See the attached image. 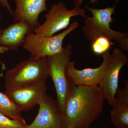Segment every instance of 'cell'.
<instances>
[{
    "label": "cell",
    "instance_id": "1",
    "mask_svg": "<svg viewBox=\"0 0 128 128\" xmlns=\"http://www.w3.org/2000/svg\"><path fill=\"white\" fill-rule=\"evenodd\" d=\"M105 100L99 86L73 85L65 102L64 128H90L103 112Z\"/></svg>",
    "mask_w": 128,
    "mask_h": 128
},
{
    "label": "cell",
    "instance_id": "2",
    "mask_svg": "<svg viewBox=\"0 0 128 128\" xmlns=\"http://www.w3.org/2000/svg\"><path fill=\"white\" fill-rule=\"evenodd\" d=\"M116 2L113 6L104 9H96L86 6L85 9L91 13L92 17L88 16L84 20L83 30L86 38L92 42L100 37H104L110 40H114L119 43V47L123 51H128V33L112 30L110 24L114 19L112 16L115 12Z\"/></svg>",
    "mask_w": 128,
    "mask_h": 128
},
{
    "label": "cell",
    "instance_id": "3",
    "mask_svg": "<svg viewBox=\"0 0 128 128\" xmlns=\"http://www.w3.org/2000/svg\"><path fill=\"white\" fill-rule=\"evenodd\" d=\"M50 77L47 57H32L19 62L6 72V89L38 82H46Z\"/></svg>",
    "mask_w": 128,
    "mask_h": 128
},
{
    "label": "cell",
    "instance_id": "4",
    "mask_svg": "<svg viewBox=\"0 0 128 128\" xmlns=\"http://www.w3.org/2000/svg\"><path fill=\"white\" fill-rule=\"evenodd\" d=\"M72 54V46L69 44L59 54L47 57L50 77L52 79L57 94L56 100L63 112L66 96L74 84L68 73Z\"/></svg>",
    "mask_w": 128,
    "mask_h": 128
},
{
    "label": "cell",
    "instance_id": "5",
    "mask_svg": "<svg viewBox=\"0 0 128 128\" xmlns=\"http://www.w3.org/2000/svg\"><path fill=\"white\" fill-rule=\"evenodd\" d=\"M79 26L78 22H74L64 32L50 37L31 33L26 36L22 47L31 56L37 58L56 55L64 50L62 44L65 38Z\"/></svg>",
    "mask_w": 128,
    "mask_h": 128
},
{
    "label": "cell",
    "instance_id": "6",
    "mask_svg": "<svg viewBox=\"0 0 128 128\" xmlns=\"http://www.w3.org/2000/svg\"><path fill=\"white\" fill-rule=\"evenodd\" d=\"M76 16L84 18L88 17L85 10L80 7H74L69 10L61 2L54 4L45 14V22L34 30V33L42 36H52L57 32L68 27L72 18Z\"/></svg>",
    "mask_w": 128,
    "mask_h": 128
},
{
    "label": "cell",
    "instance_id": "7",
    "mask_svg": "<svg viewBox=\"0 0 128 128\" xmlns=\"http://www.w3.org/2000/svg\"><path fill=\"white\" fill-rule=\"evenodd\" d=\"M46 82H38L6 89L4 93L20 112L32 110L46 94Z\"/></svg>",
    "mask_w": 128,
    "mask_h": 128
},
{
    "label": "cell",
    "instance_id": "8",
    "mask_svg": "<svg viewBox=\"0 0 128 128\" xmlns=\"http://www.w3.org/2000/svg\"><path fill=\"white\" fill-rule=\"evenodd\" d=\"M128 62V58L121 48H115L110 55L107 73L99 86L105 99L109 105H114L118 88L120 72Z\"/></svg>",
    "mask_w": 128,
    "mask_h": 128
},
{
    "label": "cell",
    "instance_id": "9",
    "mask_svg": "<svg viewBox=\"0 0 128 128\" xmlns=\"http://www.w3.org/2000/svg\"><path fill=\"white\" fill-rule=\"evenodd\" d=\"M38 105V113L27 128H65L64 112L57 100L46 94Z\"/></svg>",
    "mask_w": 128,
    "mask_h": 128
},
{
    "label": "cell",
    "instance_id": "10",
    "mask_svg": "<svg viewBox=\"0 0 128 128\" xmlns=\"http://www.w3.org/2000/svg\"><path fill=\"white\" fill-rule=\"evenodd\" d=\"M110 55L109 51L104 54L102 64L94 68L77 70L76 68L74 62L70 61L68 68V73L73 84L86 86H99L107 72Z\"/></svg>",
    "mask_w": 128,
    "mask_h": 128
},
{
    "label": "cell",
    "instance_id": "11",
    "mask_svg": "<svg viewBox=\"0 0 128 128\" xmlns=\"http://www.w3.org/2000/svg\"><path fill=\"white\" fill-rule=\"evenodd\" d=\"M16 8L14 12L15 22L24 21L31 26L34 32L40 25L38 16L42 12L48 10L46 0H14Z\"/></svg>",
    "mask_w": 128,
    "mask_h": 128
},
{
    "label": "cell",
    "instance_id": "12",
    "mask_svg": "<svg viewBox=\"0 0 128 128\" xmlns=\"http://www.w3.org/2000/svg\"><path fill=\"white\" fill-rule=\"evenodd\" d=\"M34 30L28 22L19 21L2 29L0 36V46L8 50H18L22 46L26 37Z\"/></svg>",
    "mask_w": 128,
    "mask_h": 128
},
{
    "label": "cell",
    "instance_id": "13",
    "mask_svg": "<svg viewBox=\"0 0 128 128\" xmlns=\"http://www.w3.org/2000/svg\"><path fill=\"white\" fill-rule=\"evenodd\" d=\"M124 88H118L116 92L114 104L112 106L111 118L117 128L128 126V81L125 80Z\"/></svg>",
    "mask_w": 128,
    "mask_h": 128
},
{
    "label": "cell",
    "instance_id": "14",
    "mask_svg": "<svg viewBox=\"0 0 128 128\" xmlns=\"http://www.w3.org/2000/svg\"><path fill=\"white\" fill-rule=\"evenodd\" d=\"M0 113L11 119L27 124L26 121L21 115L13 102L4 93L0 92Z\"/></svg>",
    "mask_w": 128,
    "mask_h": 128
},
{
    "label": "cell",
    "instance_id": "15",
    "mask_svg": "<svg viewBox=\"0 0 128 128\" xmlns=\"http://www.w3.org/2000/svg\"><path fill=\"white\" fill-rule=\"evenodd\" d=\"M114 44L104 37H100L92 42V52L97 55H102L106 52Z\"/></svg>",
    "mask_w": 128,
    "mask_h": 128
},
{
    "label": "cell",
    "instance_id": "16",
    "mask_svg": "<svg viewBox=\"0 0 128 128\" xmlns=\"http://www.w3.org/2000/svg\"><path fill=\"white\" fill-rule=\"evenodd\" d=\"M27 125L11 119L0 113V128H26Z\"/></svg>",
    "mask_w": 128,
    "mask_h": 128
},
{
    "label": "cell",
    "instance_id": "17",
    "mask_svg": "<svg viewBox=\"0 0 128 128\" xmlns=\"http://www.w3.org/2000/svg\"><path fill=\"white\" fill-rule=\"evenodd\" d=\"M0 4L1 5L2 7L7 9L10 15L14 17V12L12 10L8 0H0Z\"/></svg>",
    "mask_w": 128,
    "mask_h": 128
},
{
    "label": "cell",
    "instance_id": "18",
    "mask_svg": "<svg viewBox=\"0 0 128 128\" xmlns=\"http://www.w3.org/2000/svg\"><path fill=\"white\" fill-rule=\"evenodd\" d=\"M112 1L117 2L119 0H111ZM83 0H72V1L74 6V7H80L83 2ZM98 2V0H90V3L94 4H96Z\"/></svg>",
    "mask_w": 128,
    "mask_h": 128
},
{
    "label": "cell",
    "instance_id": "19",
    "mask_svg": "<svg viewBox=\"0 0 128 128\" xmlns=\"http://www.w3.org/2000/svg\"><path fill=\"white\" fill-rule=\"evenodd\" d=\"M9 51V50L7 48H5V47L0 46V54H4V53L6 52ZM0 62H1V64H2L3 70L6 69V67L5 66L4 64H3L0 60Z\"/></svg>",
    "mask_w": 128,
    "mask_h": 128
},
{
    "label": "cell",
    "instance_id": "20",
    "mask_svg": "<svg viewBox=\"0 0 128 128\" xmlns=\"http://www.w3.org/2000/svg\"><path fill=\"white\" fill-rule=\"evenodd\" d=\"M2 20V16L0 15V22L1 20ZM2 29H1L0 28V36L1 34H2Z\"/></svg>",
    "mask_w": 128,
    "mask_h": 128
},
{
    "label": "cell",
    "instance_id": "21",
    "mask_svg": "<svg viewBox=\"0 0 128 128\" xmlns=\"http://www.w3.org/2000/svg\"><path fill=\"white\" fill-rule=\"evenodd\" d=\"M124 128H128V126H125Z\"/></svg>",
    "mask_w": 128,
    "mask_h": 128
},
{
    "label": "cell",
    "instance_id": "22",
    "mask_svg": "<svg viewBox=\"0 0 128 128\" xmlns=\"http://www.w3.org/2000/svg\"></svg>",
    "mask_w": 128,
    "mask_h": 128
},
{
    "label": "cell",
    "instance_id": "23",
    "mask_svg": "<svg viewBox=\"0 0 128 128\" xmlns=\"http://www.w3.org/2000/svg\"></svg>",
    "mask_w": 128,
    "mask_h": 128
}]
</instances>
